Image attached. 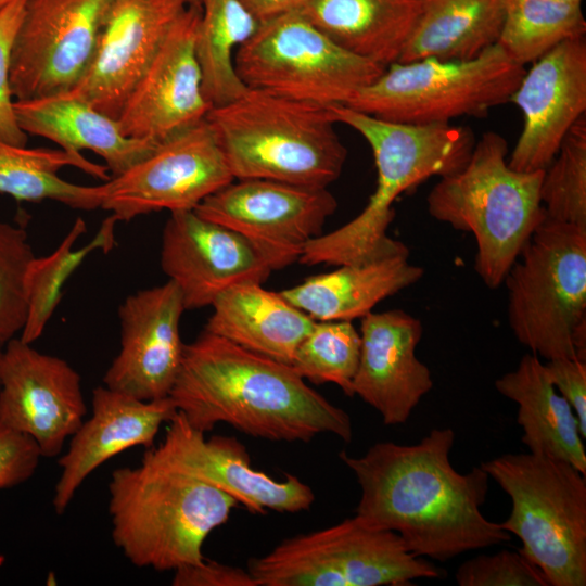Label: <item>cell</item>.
I'll return each mask as SVG.
<instances>
[{
  "mask_svg": "<svg viewBox=\"0 0 586 586\" xmlns=\"http://www.w3.org/2000/svg\"><path fill=\"white\" fill-rule=\"evenodd\" d=\"M454 443V430L442 428L411 445L378 442L360 457L340 453L360 487L356 514L395 532L415 556L438 562L509 542L481 511L489 475L481 466L456 471Z\"/></svg>",
  "mask_w": 586,
  "mask_h": 586,
  "instance_id": "6da1fadb",
  "label": "cell"
},
{
  "mask_svg": "<svg viewBox=\"0 0 586 586\" xmlns=\"http://www.w3.org/2000/svg\"><path fill=\"white\" fill-rule=\"evenodd\" d=\"M169 397L203 433L224 422L273 442L308 443L326 433L345 443L353 437L348 413L311 388L291 365L205 330L184 345Z\"/></svg>",
  "mask_w": 586,
  "mask_h": 586,
  "instance_id": "7a4b0ae2",
  "label": "cell"
},
{
  "mask_svg": "<svg viewBox=\"0 0 586 586\" xmlns=\"http://www.w3.org/2000/svg\"><path fill=\"white\" fill-rule=\"evenodd\" d=\"M112 539L133 565L175 571L200 564L207 536L238 504L217 487L182 472L152 447L136 467L113 471L109 483Z\"/></svg>",
  "mask_w": 586,
  "mask_h": 586,
  "instance_id": "3957f363",
  "label": "cell"
},
{
  "mask_svg": "<svg viewBox=\"0 0 586 586\" xmlns=\"http://www.w3.org/2000/svg\"><path fill=\"white\" fill-rule=\"evenodd\" d=\"M234 179H268L327 188L347 150L330 109L256 89L206 115Z\"/></svg>",
  "mask_w": 586,
  "mask_h": 586,
  "instance_id": "277c9868",
  "label": "cell"
},
{
  "mask_svg": "<svg viewBox=\"0 0 586 586\" xmlns=\"http://www.w3.org/2000/svg\"><path fill=\"white\" fill-rule=\"evenodd\" d=\"M507 155L506 139L495 131L484 132L467 164L442 177L426 198L434 219L473 234L474 268L489 289L502 284L546 218L539 194L544 170H515Z\"/></svg>",
  "mask_w": 586,
  "mask_h": 586,
  "instance_id": "5b68a950",
  "label": "cell"
},
{
  "mask_svg": "<svg viewBox=\"0 0 586 586\" xmlns=\"http://www.w3.org/2000/svg\"><path fill=\"white\" fill-rule=\"evenodd\" d=\"M508 322L546 360L586 361V229L546 218L510 267Z\"/></svg>",
  "mask_w": 586,
  "mask_h": 586,
  "instance_id": "8992f818",
  "label": "cell"
},
{
  "mask_svg": "<svg viewBox=\"0 0 586 586\" xmlns=\"http://www.w3.org/2000/svg\"><path fill=\"white\" fill-rule=\"evenodd\" d=\"M511 500L500 526L549 586L586 585V475L571 463L532 453L481 463Z\"/></svg>",
  "mask_w": 586,
  "mask_h": 586,
  "instance_id": "52a82bcc",
  "label": "cell"
},
{
  "mask_svg": "<svg viewBox=\"0 0 586 586\" xmlns=\"http://www.w3.org/2000/svg\"><path fill=\"white\" fill-rule=\"evenodd\" d=\"M258 586L409 585L442 571L415 556L395 532L355 514L332 526L283 539L253 558Z\"/></svg>",
  "mask_w": 586,
  "mask_h": 586,
  "instance_id": "ba28073f",
  "label": "cell"
},
{
  "mask_svg": "<svg viewBox=\"0 0 586 586\" xmlns=\"http://www.w3.org/2000/svg\"><path fill=\"white\" fill-rule=\"evenodd\" d=\"M525 68L495 44L469 60L394 62L346 104L394 122L450 123L481 117L510 100Z\"/></svg>",
  "mask_w": 586,
  "mask_h": 586,
  "instance_id": "9c48e42d",
  "label": "cell"
},
{
  "mask_svg": "<svg viewBox=\"0 0 586 586\" xmlns=\"http://www.w3.org/2000/svg\"><path fill=\"white\" fill-rule=\"evenodd\" d=\"M233 62L250 89L326 107L346 105L385 69L339 46L300 11L260 24Z\"/></svg>",
  "mask_w": 586,
  "mask_h": 586,
  "instance_id": "30bf717a",
  "label": "cell"
},
{
  "mask_svg": "<svg viewBox=\"0 0 586 586\" xmlns=\"http://www.w3.org/2000/svg\"><path fill=\"white\" fill-rule=\"evenodd\" d=\"M329 109L335 122L358 131L373 153L377 188L362 212L345 226L348 239L366 251L391 242L387 229L395 216L393 203L402 193L431 177L459 171L475 144L470 128L450 123L394 122L347 105Z\"/></svg>",
  "mask_w": 586,
  "mask_h": 586,
  "instance_id": "8fae6325",
  "label": "cell"
},
{
  "mask_svg": "<svg viewBox=\"0 0 586 586\" xmlns=\"http://www.w3.org/2000/svg\"><path fill=\"white\" fill-rule=\"evenodd\" d=\"M327 188H308L268 179H234L194 209L249 241L271 270L298 260L335 209Z\"/></svg>",
  "mask_w": 586,
  "mask_h": 586,
  "instance_id": "7c38bea8",
  "label": "cell"
},
{
  "mask_svg": "<svg viewBox=\"0 0 586 586\" xmlns=\"http://www.w3.org/2000/svg\"><path fill=\"white\" fill-rule=\"evenodd\" d=\"M232 180L215 131L205 118L101 183V208L117 221L163 209L194 211Z\"/></svg>",
  "mask_w": 586,
  "mask_h": 586,
  "instance_id": "4fadbf2b",
  "label": "cell"
},
{
  "mask_svg": "<svg viewBox=\"0 0 586 586\" xmlns=\"http://www.w3.org/2000/svg\"><path fill=\"white\" fill-rule=\"evenodd\" d=\"M111 0H26L11 54L14 101L69 92L95 51Z\"/></svg>",
  "mask_w": 586,
  "mask_h": 586,
  "instance_id": "5bb4252c",
  "label": "cell"
},
{
  "mask_svg": "<svg viewBox=\"0 0 586 586\" xmlns=\"http://www.w3.org/2000/svg\"><path fill=\"white\" fill-rule=\"evenodd\" d=\"M81 379L64 359L13 337L0 361V424L29 436L42 457L61 454L85 420Z\"/></svg>",
  "mask_w": 586,
  "mask_h": 586,
  "instance_id": "9a60e30c",
  "label": "cell"
},
{
  "mask_svg": "<svg viewBox=\"0 0 586 586\" xmlns=\"http://www.w3.org/2000/svg\"><path fill=\"white\" fill-rule=\"evenodd\" d=\"M201 3L188 4L138 80L117 117L122 132L155 146L206 118L194 46Z\"/></svg>",
  "mask_w": 586,
  "mask_h": 586,
  "instance_id": "2e32d148",
  "label": "cell"
},
{
  "mask_svg": "<svg viewBox=\"0 0 586 586\" xmlns=\"http://www.w3.org/2000/svg\"><path fill=\"white\" fill-rule=\"evenodd\" d=\"M188 0H111L92 60L67 93L116 118Z\"/></svg>",
  "mask_w": 586,
  "mask_h": 586,
  "instance_id": "e0dca14e",
  "label": "cell"
},
{
  "mask_svg": "<svg viewBox=\"0 0 586 586\" xmlns=\"http://www.w3.org/2000/svg\"><path fill=\"white\" fill-rule=\"evenodd\" d=\"M184 310L181 292L170 280L128 295L118 310L120 349L103 384L141 400L168 397L183 358Z\"/></svg>",
  "mask_w": 586,
  "mask_h": 586,
  "instance_id": "ac0fdd59",
  "label": "cell"
},
{
  "mask_svg": "<svg viewBox=\"0 0 586 586\" xmlns=\"http://www.w3.org/2000/svg\"><path fill=\"white\" fill-rule=\"evenodd\" d=\"M161 267L179 288L186 310L212 306L237 284H263L272 271L243 237L194 211L170 213L162 233Z\"/></svg>",
  "mask_w": 586,
  "mask_h": 586,
  "instance_id": "d6986e66",
  "label": "cell"
},
{
  "mask_svg": "<svg viewBox=\"0 0 586 586\" xmlns=\"http://www.w3.org/2000/svg\"><path fill=\"white\" fill-rule=\"evenodd\" d=\"M510 102L524 123L508 160L519 171L544 170L574 123L586 113V40H566L533 62Z\"/></svg>",
  "mask_w": 586,
  "mask_h": 586,
  "instance_id": "ffe728a7",
  "label": "cell"
},
{
  "mask_svg": "<svg viewBox=\"0 0 586 586\" xmlns=\"http://www.w3.org/2000/svg\"><path fill=\"white\" fill-rule=\"evenodd\" d=\"M164 441L154 453L175 467L225 492L250 512L296 513L315 500L310 486L286 474L278 481L254 469L246 448L231 436H212L192 428L180 412L168 422Z\"/></svg>",
  "mask_w": 586,
  "mask_h": 586,
  "instance_id": "44dd1931",
  "label": "cell"
},
{
  "mask_svg": "<svg viewBox=\"0 0 586 586\" xmlns=\"http://www.w3.org/2000/svg\"><path fill=\"white\" fill-rule=\"evenodd\" d=\"M422 332L421 321L403 309L361 318L353 396L375 409L385 425L405 423L433 387L430 369L416 355Z\"/></svg>",
  "mask_w": 586,
  "mask_h": 586,
  "instance_id": "7402d4cb",
  "label": "cell"
},
{
  "mask_svg": "<svg viewBox=\"0 0 586 586\" xmlns=\"http://www.w3.org/2000/svg\"><path fill=\"white\" fill-rule=\"evenodd\" d=\"M178 412L168 397L141 400L105 385L92 392V412L71 436L60 457V477L52 505L58 514L66 511L87 476L112 457L135 446H153L161 425Z\"/></svg>",
  "mask_w": 586,
  "mask_h": 586,
  "instance_id": "603a6c76",
  "label": "cell"
},
{
  "mask_svg": "<svg viewBox=\"0 0 586 586\" xmlns=\"http://www.w3.org/2000/svg\"><path fill=\"white\" fill-rule=\"evenodd\" d=\"M14 113L26 135L48 139L61 149L101 156L116 176L148 156L156 146L125 136L118 120L68 94L14 101Z\"/></svg>",
  "mask_w": 586,
  "mask_h": 586,
  "instance_id": "cb8c5ba5",
  "label": "cell"
},
{
  "mask_svg": "<svg viewBox=\"0 0 586 586\" xmlns=\"http://www.w3.org/2000/svg\"><path fill=\"white\" fill-rule=\"evenodd\" d=\"M336 267L333 271L309 277L280 294L316 321H352L371 313L386 297L418 282L424 272L405 254Z\"/></svg>",
  "mask_w": 586,
  "mask_h": 586,
  "instance_id": "d4e9b609",
  "label": "cell"
},
{
  "mask_svg": "<svg viewBox=\"0 0 586 586\" xmlns=\"http://www.w3.org/2000/svg\"><path fill=\"white\" fill-rule=\"evenodd\" d=\"M212 307L205 331L288 365L315 322L280 292L254 282L231 286Z\"/></svg>",
  "mask_w": 586,
  "mask_h": 586,
  "instance_id": "484cf974",
  "label": "cell"
},
{
  "mask_svg": "<svg viewBox=\"0 0 586 586\" xmlns=\"http://www.w3.org/2000/svg\"><path fill=\"white\" fill-rule=\"evenodd\" d=\"M518 405L517 421L528 451L566 461L586 475V453L576 415L556 390L545 364L525 354L518 367L495 381Z\"/></svg>",
  "mask_w": 586,
  "mask_h": 586,
  "instance_id": "4316f807",
  "label": "cell"
},
{
  "mask_svg": "<svg viewBox=\"0 0 586 586\" xmlns=\"http://www.w3.org/2000/svg\"><path fill=\"white\" fill-rule=\"evenodd\" d=\"M300 12L345 50L386 67L398 60L420 0H309Z\"/></svg>",
  "mask_w": 586,
  "mask_h": 586,
  "instance_id": "83f0119b",
  "label": "cell"
},
{
  "mask_svg": "<svg viewBox=\"0 0 586 586\" xmlns=\"http://www.w3.org/2000/svg\"><path fill=\"white\" fill-rule=\"evenodd\" d=\"M508 0H420L415 27L396 62L469 60L495 46Z\"/></svg>",
  "mask_w": 586,
  "mask_h": 586,
  "instance_id": "f1b7e54d",
  "label": "cell"
},
{
  "mask_svg": "<svg viewBox=\"0 0 586 586\" xmlns=\"http://www.w3.org/2000/svg\"><path fill=\"white\" fill-rule=\"evenodd\" d=\"M64 167H75L107 181L105 165L92 163L81 153L63 149L36 148L8 143L0 139V193L17 201L52 200L77 209L101 208L102 186H81L59 176Z\"/></svg>",
  "mask_w": 586,
  "mask_h": 586,
  "instance_id": "f546056e",
  "label": "cell"
},
{
  "mask_svg": "<svg viewBox=\"0 0 586 586\" xmlns=\"http://www.w3.org/2000/svg\"><path fill=\"white\" fill-rule=\"evenodd\" d=\"M195 56L202 91L211 106L227 104L249 88L238 76L233 52L250 39L259 23L239 0H201Z\"/></svg>",
  "mask_w": 586,
  "mask_h": 586,
  "instance_id": "4dcf8cb0",
  "label": "cell"
},
{
  "mask_svg": "<svg viewBox=\"0 0 586 586\" xmlns=\"http://www.w3.org/2000/svg\"><path fill=\"white\" fill-rule=\"evenodd\" d=\"M117 219L111 214L97 234L81 247L75 244L87 226L78 217L56 249L47 256L33 259L26 278L27 314L20 339L33 344L44 331L54 313L63 288L88 255L98 250L110 251L114 244Z\"/></svg>",
  "mask_w": 586,
  "mask_h": 586,
  "instance_id": "1f68e13d",
  "label": "cell"
},
{
  "mask_svg": "<svg viewBox=\"0 0 586 586\" xmlns=\"http://www.w3.org/2000/svg\"><path fill=\"white\" fill-rule=\"evenodd\" d=\"M586 34L582 4L557 0H508L497 43L519 65Z\"/></svg>",
  "mask_w": 586,
  "mask_h": 586,
  "instance_id": "d6a6232c",
  "label": "cell"
},
{
  "mask_svg": "<svg viewBox=\"0 0 586 586\" xmlns=\"http://www.w3.org/2000/svg\"><path fill=\"white\" fill-rule=\"evenodd\" d=\"M360 333L352 321H316L298 344L291 366L305 380L333 383L353 396L360 356Z\"/></svg>",
  "mask_w": 586,
  "mask_h": 586,
  "instance_id": "836d02e7",
  "label": "cell"
},
{
  "mask_svg": "<svg viewBox=\"0 0 586 586\" xmlns=\"http://www.w3.org/2000/svg\"><path fill=\"white\" fill-rule=\"evenodd\" d=\"M539 194L548 218L586 229V114L544 169Z\"/></svg>",
  "mask_w": 586,
  "mask_h": 586,
  "instance_id": "e575fe53",
  "label": "cell"
},
{
  "mask_svg": "<svg viewBox=\"0 0 586 586\" xmlns=\"http://www.w3.org/2000/svg\"><path fill=\"white\" fill-rule=\"evenodd\" d=\"M34 258L26 230L0 221V344L3 346L24 327L26 278Z\"/></svg>",
  "mask_w": 586,
  "mask_h": 586,
  "instance_id": "d590c367",
  "label": "cell"
},
{
  "mask_svg": "<svg viewBox=\"0 0 586 586\" xmlns=\"http://www.w3.org/2000/svg\"><path fill=\"white\" fill-rule=\"evenodd\" d=\"M455 577L459 586H549L542 571L519 550L469 559Z\"/></svg>",
  "mask_w": 586,
  "mask_h": 586,
  "instance_id": "8d00e7d4",
  "label": "cell"
},
{
  "mask_svg": "<svg viewBox=\"0 0 586 586\" xmlns=\"http://www.w3.org/2000/svg\"><path fill=\"white\" fill-rule=\"evenodd\" d=\"M25 4L26 0H13L0 10V139L23 146L26 145L28 138L15 117L10 67L12 48Z\"/></svg>",
  "mask_w": 586,
  "mask_h": 586,
  "instance_id": "74e56055",
  "label": "cell"
},
{
  "mask_svg": "<svg viewBox=\"0 0 586 586\" xmlns=\"http://www.w3.org/2000/svg\"><path fill=\"white\" fill-rule=\"evenodd\" d=\"M41 458L39 447L29 436L0 424V489L29 480Z\"/></svg>",
  "mask_w": 586,
  "mask_h": 586,
  "instance_id": "f35d334b",
  "label": "cell"
},
{
  "mask_svg": "<svg viewBox=\"0 0 586 586\" xmlns=\"http://www.w3.org/2000/svg\"><path fill=\"white\" fill-rule=\"evenodd\" d=\"M547 373L556 390L570 404L586 437V361L576 358L546 360Z\"/></svg>",
  "mask_w": 586,
  "mask_h": 586,
  "instance_id": "ab89813d",
  "label": "cell"
},
{
  "mask_svg": "<svg viewBox=\"0 0 586 586\" xmlns=\"http://www.w3.org/2000/svg\"><path fill=\"white\" fill-rule=\"evenodd\" d=\"M174 572V586H258L249 570L216 561L204 560Z\"/></svg>",
  "mask_w": 586,
  "mask_h": 586,
  "instance_id": "60d3db41",
  "label": "cell"
},
{
  "mask_svg": "<svg viewBox=\"0 0 586 586\" xmlns=\"http://www.w3.org/2000/svg\"><path fill=\"white\" fill-rule=\"evenodd\" d=\"M260 24L301 11L309 0H239Z\"/></svg>",
  "mask_w": 586,
  "mask_h": 586,
  "instance_id": "b9f144b4",
  "label": "cell"
},
{
  "mask_svg": "<svg viewBox=\"0 0 586 586\" xmlns=\"http://www.w3.org/2000/svg\"><path fill=\"white\" fill-rule=\"evenodd\" d=\"M564 3L582 4V0H557Z\"/></svg>",
  "mask_w": 586,
  "mask_h": 586,
  "instance_id": "7bdbcfd3",
  "label": "cell"
},
{
  "mask_svg": "<svg viewBox=\"0 0 586 586\" xmlns=\"http://www.w3.org/2000/svg\"><path fill=\"white\" fill-rule=\"evenodd\" d=\"M13 0H0V10L7 5L8 3L12 2Z\"/></svg>",
  "mask_w": 586,
  "mask_h": 586,
  "instance_id": "ee69618b",
  "label": "cell"
},
{
  "mask_svg": "<svg viewBox=\"0 0 586 586\" xmlns=\"http://www.w3.org/2000/svg\"><path fill=\"white\" fill-rule=\"evenodd\" d=\"M188 3H189V4H192V3H201V0H188Z\"/></svg>",
  "mask_w": 586,
  "mask_h": 586,
  "instance_id": "f6af8a7d",
  "label": "cell"
},
{
  "mask_svg": "<svg viewBox=\"0 0 586 586\" xmlns=\"http://www.w3.org/2000/svg\"><path fill=\"white\" fill-rule=\"evenodd\" d=\"M2 352H3V345L0 344V361H1V357H2Z\"/></svg>",
  "mask_w": 586,
  "mask_h": 586,
  "instance_id": "bcb514c9",
  "label": "cell"
}]
</instances>
